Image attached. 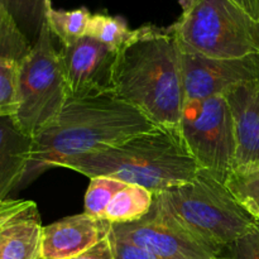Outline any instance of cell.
<instances>
[{
  "label": "cell",
  "mask_w": 259,
  "mask_h": 259,
  "mask_svg": "<svg viewBox=\"0 0 259 259\" xmlns=\"http://www.w3.org/2000/svg\"><path fill=\"white\" fill-rule=\"evenodd\" d=\"M113 95L157 126L179 129L186 98L181 47L171 27L148 24L134 29L116 53Z\"/></svg>",
  "instance_id": "1"
},
{
  "label": "cell",
  "mask_w": 259,
  "mask_h": 259,
  "mask_svg": "<svg viewBox=\"0 0 259 259\" xmlns=\"http://www.w3.org/2000/svg\"><path fill=\"white\" fill-rule=\"evenodd\" d=\"M157 126L114 95L68 98L55 120L33 138L30 161L19 187L63 162L123 143Z\"/></svg>",
  "instance_id": "2"
},
{
  "label": "cell",
  "mask_w": 259,
  "mask_h": 259,
  "mask_svg": "<svg viewBox=\"0 0 259 259\" xmlns=\"http://www.w3.org/2000/svg\"><path fill=\"white\" fill-rule=\"evenodd\" d=\"M61 167L89 179L110 177L138 185L154 195L187 184L200 172L179 129L163 126H154L99 152L73 157Z\"/></svg>",
  "instance_id": "3"
},
{
  "label": "cell",
  "mask_w": 259,
  "mask_h": 259,
  "mask_svg": "<svg viewBox=\"0 0 259 259\" xmlns=\"http://www.w3.org/2000/svg\"><path fill=\"white\" fill-rule=\"evenodd\" d=\"M153 207L222 253L257 229V222L239 206L225 184L204 171L187 184L154 195Z\"/></svg>",
  "instance_id": "4"
},
{
  "label": "cell",
  "mask_w": 259,
  "mask_h": 259,
  "mask_svg": "<svg viewBox=\"0 0 259 259\" xmlns=\"http://www.w3.org/2000/svg\"><path fill=\"white\" fill-rule=\"evenodd\" d=\"M171 29L181 50L204 57L259 55V20L234 0H197Z\"/></svg>",
  "instance_id": "5"
},
{
  "label": "cell",
  "mask_w": 259,
  "mask_h": 259,
  "mask_svg": "<svg viewBox=\"0 0 259 259\" xmlns=\"http://www.w3.org/2000/svg\"><path fill=\"white\" fill-rule=\"evenodd\" d=\"M53 38L46 22L38 39L19 62V110L14 118L32 138L55 120L70 98Z\"/></svg>",
  "instance_id": "6"
},
{
  "label": "cell",
  "mask_w": 259,
  "mask_h": 259,
  "mask_svg": "<svg viewBox=\"0 0 259 259\" xmlns=\"http://www.w3.org/2000/svg\"><path fill=\"white\" fill-rule=\"evenodd\" d=\"M179 131L200 171L225 184L235 162L234 124L227 98L186 101Z\"/></svg>",
  "instance_id": "7"
},
{
  "label": "cell",
  "mask_w": 259,
  "mask_h": 259,
  "mask_svg": "<svg viewBox=\"0 0 259 259\" xmlns=\"http://www.w3.org/2000/svg\"><path fill=\"white\" fill-rule=\"evenodd\" d=\"M111 233L161 259H219L223 255L153 206L138 222L111 225Z\"/></svg>",
  "instance_id": "8"
},
{
  "label": "cell",
  "mask_w": 259,
  "mask_h": 259,
  "mask_svg": "<svg viewBox=\"0 0 259 259\" xmlns=\"http://www.w3.org/2000/svg\"><path fill=\"white\" fill-rule=\"evenodd\" d=\"M181 62L186 101L225 95L238 83L259 80V55L220 60L181 50Z\"/></svg>",
  "instance_id": "9"
},
{
  "label": "cell",
  "mask_w": 259,
  "mask_h": 259,
  "mask_svg": "<svg viewBox=\"0 0 259 259\" xmlns=\"http://www.w3.org/2000/svg\"><path fill=\"white\" fill-rule=\"evenodd\" d=\"M116 53L91 37H83L60 51L70 98L113 95Z\"/></svg>",
  "instance_id": "10"
},
{
  "label": "cell",
  "mask_w": 259,
  "mask_h": 259,
  "mask_svg": "<svg viewBox=\"0 0 259 259\" xmlns=\"http://www.w3.org/2000/svg\"><path fill=\"white\" fill-rule=\"evenodd\" d=\"M154 194L138 185L110 177L90 179L85 195L86 214L114 224L143 219L153 206Z\"/></svg>",
  "instance_id": "11"
},
{
  "label": "cell",
  "mask_w": 259,
  "mask_h": 259,
  "mask_svg": "<svg viewBox=\"0 0 259 259\" xmlns=\"http://www.w3.org/2000/svg\"><path fill=\"white\" fill-rule=\"evenodd\" d=\"M111 224L82 212L42 228L40 259H71L109 237Z\"/></svg>",
  "instance_id": "12"
},
{
  "label": "cell",
  "mask_w": 259,
  "mask_h": 259,
  "mask_svg": "<svg viewBox=\"0 0 259 259\" xmlns=\"http://www.w3.org/2000/svg\"><path fill=\"white\" fill-rule=\"evenodd\" d=\"M224 96L234 124V168L259 163V80L238 83Z\"/></svg>",
  "instance_id": "13"
},
{
  "label": "cell",
  "mask_w": 259,
  "mask_h": 259,
  "mask_svg": "<svg viewBox=\"0 0 259 259\" xmlns=\"http://www.w3.org/2000/svg\"><path fill=\"white\" fill-rule=\"evenodd\" d=\"M33 138L14 116L0 118V201L22 184L32 153Z\"/></svg>",
  "instance_id": "14"
},
{
  "label": "cell",
  "mask_w": 259,
  "mask_h": 259,
  "mask_svg": "<svg viewBox=\"0 0 259 259\" xmlns=\"http://www.w3.org/2000/svg\"><path fill=\"white\" fill-rule=\"evenodd\" d=\"M42 228L39 212L34 205L4 229L0 259H40Z\"/></svg>",
  "instance_id": "15"
},
{
  "label": "cell",
  "mask_w": 259,
  "mask_h": 259,
  "mask_svg": "<svg viewBox=\"0 0 259 259\" xmlns=\"http://www.w3.org/2000/svg\"><path fill=\"white\" fill-rule=\"evenodd\" d=\"M30 46L35 43L52 7L51 0H0Z\"/></svg>",
  "instance_id": "16"
},
{
  "label": "cell",
  "mask_w": 259,
  "mask_h": 259,
  "mask_svg": "<svg viewBox=\"0 0 259 259\" xmlns=\"http://www.w3.org/2000/svg\"><path fill=\"white\" fill-rule=\"evenodd\" d=\"M225 186L239 206L259 222V163L233 169Z\"/></svg>",
  "instance_id": "17"
},
{
  "label": "cell",
  "mask_w": 259,
  "mask_h": 259,
  "mask_svg": "<svg viewBox=\"0 0 259 259\" xmlns=\"http://www.w3.org/2000/svg\"><path fill=\"white\" fill-rule=\"evenodd\" d=\"M91 15L86 8L61 10L51 7L46 22L53 37L57 38L62 46H68L86 37Z\"/></svg>",
  "instance_id": "18"
},
{
  "label": "cell",
  "mask_w": 259,
  "mask_h": 259,
  "mask_svg": "<svg viewBox=\"0 0 259 259\" xmlns=\"http://www.w3.org/2000/svg\"><path fill=\"white\" fill-rule=\"evenodd\" d=\"M134 29H129L123 18L96 13L91 15L86 35L119 52L132 39Z\"/></svg>",
  "instance_id": "19"
},
{
  "label": "cell",
  "mask_w": 259,
  "mask_h": 259,
  "mask_svg": "<svg viewBox=\"0 0 259 259\" xmlns=\"http://www.w3.org/2000/svg\"><path fill=\"white\" fill-rule=\"evenodd\" d=\"M30 48V43L0 3V60L5 58L20 62L28 55Z\"/></svg>",
  "instance_id": "20"
},
{
  "label": "cell",
  "mask_w": 259,
  "mask_h": 259,
  "mask_svg": "<svg viewBox=\"0 0 259 259\" xmlns=\"http://www.w3.org/2000/svg\"><path fill=\"white\" fill-rule=\"evenodd\" d=\"M19 110V62L0 60V118L15 116Z\"/></svg>",
  "instance_id": "21"
},
{
  "label": "cell",
  "mask_w": 259,
  "mask_h": 259,
  "mask_svg": "<svg viewBox=\"0 0 259 259\" xmlns=\"http://www.w3.org/2000/svg\"><path fill=\"white\" fill-rule=\"evenodd\" d=\"M234 259H259V233L257 229L227 248Z\"/></svg>",
  "instance_id": "22"
},
{
  "label": "cell",
  "mask_w": 259,
  "mask_h": 259,
  "mask_svg": "<svg viewBox=\"0 0 259 259\" xmlns=\"http://www.w3.org/2000/svg\"><path fill=\"white\" fill-rule=\"evenodd\" d=\"M109 237H110L111 244H113L115 259H161L144 248H141L133 243L115 237L111 233V230Z\"/></svg>",
  "instance_id": "23"
},
{
  "label": "cell",
  "mask_w": 259,
  "mask_h": 259,
  "mask_svg": "<svg viewBox=\"0 0 259 259\" xmlns=\"http://www.w3.org/2000/svg\"><path fill=\"white\" fill-rule=\"evenodd\" d=\"M71 259H115L110 237L104 238L98 244Z\"/></svg>",
  "instance_id": "24"
},
{
  "label": "cell",
  "mask_w": 259,
  "mask_h": 259,
  "mask_svg": "<svg viewBox=\"0 0 259 259\" xmlns=\"http://www.w3.org/2000/svg\"><path fill=\"white\" fill-rule=\"evenodd\" d=\"M238 5L249 13L253 18L259 20V0H234Z\"/></svg>",
  "instance_id": "25"
},
{
  "label": "cell",
  "mask_w": 259,
  "mask_h": 259,
  "mask_svg": "<svg viewBox=\"0 0 259 259\" xmlns=\"http://www.w3.org/2000/svg\"><path fill=\"white\" fill-rule=\"evenodd\" d=\"M196 2L197 0H180V5H181L182 8V13L187 12V10H189Z\"/></svg>",
  "instance_id": "26"
},
{
  "label": "cell",
  "mask_w": 259,
  "mask_h": 259,
  "mask_svg": "<svg viewBox=\"0 0 259 259\" xmlns=\"http://www.w3.org/2000/svg\"><path fill=\"white\" fill-rule=\"evenodd\" d=\"M219 259H234V258H233L232 255H230L229 253L227 252V254H225V253H223V255H222V257H220Z\"/></svg>",
  "instance_id": "27"
},
{
  "label": "cell",
  "mask_w": 259,
  "mask_h": 259,
  "mask_svg": "<svg viewBox=\"0 0 259 259\" xmlns=\"http://www.w3.org/2000/svg\"><path fill=\"white\" fill-rule=\"evenodd\" d=\"M4 232V230H3ZM3 232H0V244H2V238H3Z\"/></svg>",
  "instance_id": "28"
},
{
  "label": "cell",
  "mask_w": 259,
  "mask_h": 259,
  "mask_svg": "<svg viewBox=\"0 0 259 259\" xmlns=\"http://www.w3.org/2000/svg\"><path fill=\"white\" fill-rule=\"evenodd\" d=\"M257 232L259 233V222H257Z\"/></svg>",
  "instance_id": "29"
}]
</instances>
